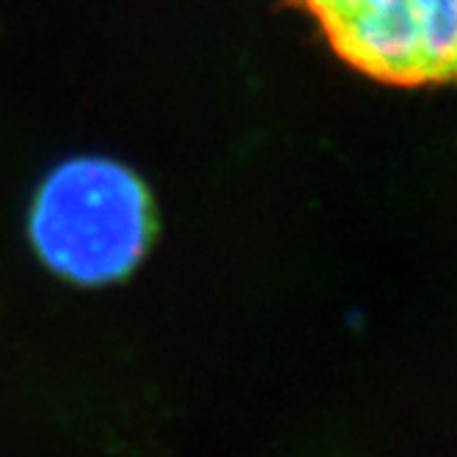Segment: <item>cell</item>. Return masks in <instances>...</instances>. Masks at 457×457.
<instances>
[{"label": "cell", "mask_w": 457, "mask_h": 457, "mask_svg": "<svg viewBox=\"0 0 457 457\" xmlns=\"http://www.w3.org/2000/svg\"><path fill=\"white\" fill-rule=\"evenodd\" d=\"M334 53L395 86L457 83V0H298Z\"/></svg>", "instance_id": "obj_2"}, {"label": "cell", "mask_w": 457, "mask_h": 457, "mask_svg": "<svg viewBox=\"0 0 457 457\" xmlns=\"http://www.w3.org/2000/svg\"><path fill=\"white\" fill-rule=\"evenodd\" d=\"M152 237L154 204L146 185L105 157H78L50 171L30 210L39 259L83 287L127 278Z\"/></svg>", "instance_id": "obj_1"}]
</instances>
